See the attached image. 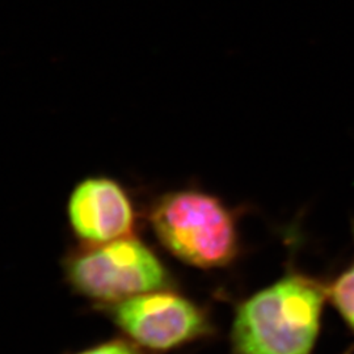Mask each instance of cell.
I'll use <instances>...</instances> for the list:
<instances>
[{
	"mask_svg": "<svg viewBox=\"0 0 354 354\" xmlns=\"http://www.w3.org/2000/svg\"><path fill=\"white\" fill-rule=\"evenodd\" d=\"M111 315L131 340L152 351L174 349L212 330L203 310L172 291H150L112 304Z\"/></svg>",
	"mask_w": 354,
	"mask_h": 354,
	"instance_id": "277c9868",
	"label": "cell"
},
{
	"mask_svg": "<svg viewBox=\"0 0 354 354\" xmlns=\"http://www.w3.org/2000/svg\"><path fill=\"white\" fill-rule=\"evenodd\" d=\"M326 289L327 299L335 306L354 333V260Z\"/></svg>",
	"mask_w": 354,
	"mask_h": 354,
	"instance_id": "8992f818",
	"label": "cell"
},
{
	"mask_svg": "<svg viewBox=\"0 0 354 354\" xmlns=\"http://www.w3.org/2000/svg\"><path fill=\"white\" fill-rule=\"evenodd\" d=\"M70 283L95 301L117 304L169 288V274L158 256L133 236L92 244L66 266Z\"/></svg>",
	"mask_w": 354,
	"mask_h": 354,
	"instance_id": "3957f363",
	"label": "cell"
},
{
	"mask_svg": "<svg viewBox=\"0 0 354 354\" xmlns=\"http://www.w3.org/2000/svg\"><path fill=\"white\" fill-rule=\"evenodd\" d=\"M71 228L88 244L131 236L136 213L125 188L113 178L87 177L71 192L67 205Z\"/></svg>",
	"mask_w": 354,
	"mask_h": 354,
	"instance_id": "5b68a950",
	"label": "cell"
},
{
	"mask_svg": "<svg viewBox=\"0 0 354 354\" xmlns=\"http://www.w3.org/2000/svg\"><path fill=\"white\" fill-rule=\"evenodd\" d=\"M327 289L289 273L238 307L232 324L236 354H311Z\"/></svg>",
	"mask_w": 354,
	"mask_h": 354,
	"instance_id": "6da1fadb",
	"label": "cell"
},
{
	"mask_svg": "<svg viewBox=\"0 0 354 354\" xmlns=\"http://www.w3.org/2000/svg\"><path fill=\"white\" fill-rule=\"evenodd\" d=\"M150 222L165 250L189 266L223 268L239 252L234 214L209 193L194 189L167 193L152 205Z\"/></svg>",
	"mask_w": 354,
	"mask_h": 354,
	"instance_id": "7a4b0ae2",
	"label": "cell"
},
{
	"mask_svg": "<svg viewBox=\"0 0 354 354\" xmlns=\"http://www.w3.org/2000/svg\"><path fill=\"white\" fill-rule=\"evenodd\" d=\"M76 354H140V351L130 342L122 340L104 342L95 348Z\"/></svg>",
	"mask_w": 354,
	"mask_h": 354,
	"instance_id": "52a82bcc",
	"label": "cell"
}]
</instances>
